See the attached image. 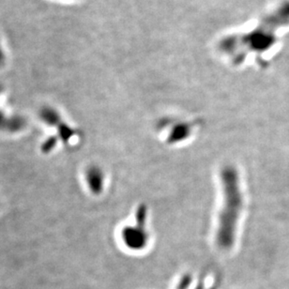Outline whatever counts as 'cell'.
Returning <instances> with one entry per match:
<instances>
[{
	"label": "cell",
	"instance_id": "1",
	"mask_svg": "<svg viewBox=\"0 0 289 289\" xmlns=\"http://www.w3.org/2000/svg\"><path fill=\"white\" fill-rule=\"evenodd\" d=\"M222 178L223 202L218 217L216 240L220 248L229 249L235 243L238 225L243 209V196L239 175L235 170H225Z\"/></svg>",
	"mask_w": 289,
	"mask_h": 289
},
{
	"label": "cell",
	"instance_id": "2",
	"mask_svg": "<svg viewBox=\"0 0 289 289\" xmlns=\"http://www.w3.org/2000/svg\"><path fill=\"white\" fill-rule=\"evenodd\" d=\"M122 238L127 247L132 250H141L147 243L148 231L144 229V224H137L135 225H129L122 232Z\"/></svg>",
	"mask_w": 289,
	"mask_h": 289
},
{
	"label": "cell",
	"instance_id": "3",
	"mask_svg": "<svg viewBox=\"0 0 289 289\" xmlns=\"http://www.w3.org/2000/svg\"><path fill=\"white\" fill-rule=\"evenodd\" d=\"M5 59H6V56H5L3 47H2L1 42H0V66L3 65V63L5 62Z\"/></svg>",
	"mask_w": 289,
	"mask_h": 289
}]
</instances>
